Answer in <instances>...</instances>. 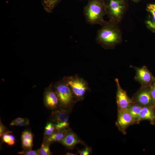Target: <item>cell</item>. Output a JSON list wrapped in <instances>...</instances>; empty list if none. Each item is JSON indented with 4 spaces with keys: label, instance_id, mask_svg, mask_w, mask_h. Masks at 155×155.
<instances>
[{
    "label": "cell",
    "instance_id": "7a4b0ae2",
    "mask_svg": "<svg viewBox=\"0 0 155 155\" xmlns=\"http://www.w3.org/2000/svg\"><path fill=\"white\" fill-rule=\"evenodd\" d=\"M127 155H155V150H152L148 152H132Z\"/></svg>",
    "mask_w": 155,
    "mask_h": 155
},
{
    "label": "cell",
    "instance_id": "6da1fadb",
    "mask_svg": "<svg viewBox=\"0 0 155 155\" xmlns=\"http://www.w3.org/2000/svg\"><path fill=\"white\" fill-rule=\"evenodd\" d=\"M121 0H84V7L92 24L102 26Z\"/></svg>",
    "mask_w": 155,
    "mask_h": 155
}]
</instances>
